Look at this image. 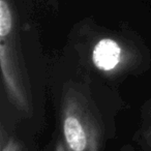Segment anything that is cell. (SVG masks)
<instances>
[{
	"label": "cell",
	"mask_w": 151,
	"mask_h": 151,
	"mask_svg": "<svg viewBox=\"0 0 151 151\" xmlns=\"http://www.w3.org/2000/svg\"><path fill=\"white\" fill-rule=\"evenodd\" d=\"M0 68L9 101L18 111L30 115L32 95L20 45L18 16L12 0H0Z\"/></svg>",
	"instance_id": "cell-1"
},
{
	"label": "cell",
	"mask_w": 151,
	"mask_h": 151,
	"mask_svg": "<svg viewBox=\"0 0 151 151\" xmlns=\"http://www.w3.org/2000/svg\"><path fill=\"white\" fill-rule=\"evenodd\" d=\"M59 120L60 139L66 151H103V120L92 101L78 88L64 89Z\"/></svg>",
	"instance_id": "cell-2"
},
{
	"label": "cell",
	"mask_w": 151,
	"mask_h": 151,
	"mask_svg": "<svg viewBox=\"0 0 151 151\" xmlns=\"http://www.w3.org/2000/svg\"><path fill=\"white\" fill-rule=\"evenodd\" d=\"M89 59L97 71L115 77L132 70L138 60L132 47L116 35L97 37L89 50Z\"/></svg>",
	"instance_id": "cell-3"
},
{
	"label": "cell",
	"mask_w": 151,
	"mask_h": 151,
	"mask_svg": "<svg viewBox=\"0 0 151 151\" xmlns=\"http://www.w3.org/2000/svg\"><path fill=\"white\" fill-rule=\"evenodd\" d=\"M134 140L144 151H151V103L143 108L141 124Z\"/></svg>",
	"instance_id": "cell-4"
},
{
	"label": "cell",
	"mask_w": 151,
	"mask_h": 151,
	"mask_svg": "<svg viewBox=\"0 0 151 151\" xmlns=\"http://www.w3.org/2000/svg\"><path fill=\"white\" fill-rule=\"evenodd\" d=\"M0 151H26L25 145L12 134L4 125L0 128Z\"/></svg>",
	"instance_id": "cell-5"
},
{
	"label": "cell",
	"mask_w": 151,
	"mask_h": 151,
	"mask_svg": "<svg viewBox=\"0 0 151 151\" xmlns=\"http://www.w3.org/2000/svg\"><path fill=\"white\" fill-rule=\"evenodd\" d=\"M51 151H66V149H65L60 137H58V139H56V141L54 142V145H53Z\"/></svg>",
	"instance_id": "cell-6"
},
{
	"label": "cell",
	"mask_w": 151,
	"mask_h": 151,
	"mask_svg": "<svg viewBox=\"0 0 151 151\" xmlns=\"http://www.w3.org/2000/svg\"><path fill=\"white\" fill-rule=\"evenodd\" d=\"M120 151H136V150H134V148H132L130 145H125V146H123L120 149Z\"/></svg>",
	"instance_id": "cell-7"
}]
</instances>
